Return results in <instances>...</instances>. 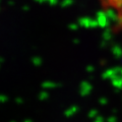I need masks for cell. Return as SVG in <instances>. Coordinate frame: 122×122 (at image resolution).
Returning a JSON list of instances; mask_svg holds the SVG:
<instances>
[{
	"label": "cell",
	"instance_id": "6da1fadb",
	"mask_svg": "<svg viewBox=\"0 0 122 122\" xmlns=\"http://www.w3.org/2000/svg\"><path fill=\"white\" fill-rule=\"evenodd\" d=\"M105 9L112 15L114 29L122 30V0H101Z\"/></svg>",
	"mask_w": 122,
	"mask_h": 122
}]
</instances>
